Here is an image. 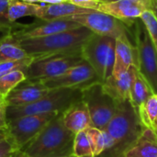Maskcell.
Instances as JSON below:
<instances>
[{
    "mask_svg": "<svg viewBox=\"0 0 157 157\" xmlns=\"http://www.w3.org/2000/svg\"><path fill=\"white\" fill-rule=\"evenodd\" d=\"M92 35L90 29L81 26L50 36L23 39L18 41L27 54L33 58L57 54L82 55V49Z\"/></svg>",
    "mask_w": 157,
    "mask_h": 157,
    "instance_id": "1",
    "label": "cell"
},
{
    "mask_svg": "<svg viewBox=\"0 0 157 157\" xmlns=\"http://www.w3.org/2000/svg\"><path fill=\"white\" fill-rule=\"evenodd\" d=\"M75 134L63 124V113L57 114L22 150L29 157L72 155Z\"/></svg>",
    "mask_w": 157,
    "mask_h": 157,
    "instance_id": "2",
    "label": "cell"
},
{
    "mask_svg": "<svg viewBox=\"0 0 157 157\" xmlns=\"http://www.w3.org/2000/svg\"><path fill=\"white\" fill-rule=\"evenodd\" d=\"M144 129L129 100L117 102L116 113L103 130L111 138L113 145L110 150L98 157H121Z\"/></svg>",
    "mask_w": 157,
    "mask_h": 157,
    "instance_id": "3",
    "label": "cell"
},
{
    "mask_svg": "<svg viewBox=\"0 0 157 157\" xmlns=\"http://www.w3.org/2000/svg\"><path fill=\"white\" fill-rule=\"evenodd\" d=\"M82 99V89L80 88H56L38 101L23 107H7V121L27 115L63 113L72 104Z\"/></svg>",
    "mask_w": 157,
    "mask_h": 157,
    "instance_id": "4",
    "label": "cell"
},
{
    "mask_svg": "<svg viewBox=\"0 0 157 157\" xmlns=\"http://www.w3.org/2000/svg\"><path fill=\"white\" fill-rule=\"evenodd\" d=\"M116 39L93 33L82 49V57L98 75L101 83L113 72Z\"/></svg>",
    "mask_w": 157,
    "mask_h": 157,
    "instance_id": "5",
    "label": "cell"
},
{
    "mask_svg": "<svg viewBox=\"0 0 157 157\" xmlns=\"http://www.w3.org/2000/svg\"><path fill=\"white\" fill-rule=\"evenodd\" d=\"M135 46L138 52V73L146 81L153 93L157 95V55L150 35L141 18L135 23Z\"/></svg>",
    "mask_w": 157,
    "mask_h": 157,
    "instance_id": "6",
    "label": "cell"
},
{
    "mask_svg": "<svg viewBox=\"0 0 157 157\" xmlns=\"http://www.w3.org/2000/svg\"><path fill=\"white\" fill-rule=\"evenodd\" d=\"M82 99L87 106L92 127L103 131L116 113L117 102L104 92L101 82L83 88Z\"/></svg>",
    "mask_w": 157,
    "mask_h": 157,
    "instance_id": "7",
    "label": "cell"
},
{
    "mask_svg": "<svg viewBox=\"0 0 157 157\" xmlns=\"http://www.w3.org/2000/svg\"><path fill=\"white\" fill-rule=\"evenodd\" d=\"M80 54H57L34 58L26 69L27 80L41 81L57 77L83 61Z\"/></svg>",
    "mask_w": 157,
    "mask_h": 157,
    "instance_id": "8",
    "label": "cell"
},
{
    "mask_svg": "<svg viewBox=\"0 0 157 157\" xmlns=\"http://www.w3.org/2000/svg\"><path fill=\"white\" fill-rule=\"evenodd\" d=\"M57 114L27 115L7 121V133L18 150L28 145Z\"/></svg>",
    "mask_w": 157,
    "mask_h": 157,
    "instance_id": "9",
    "label": "cell"
},
{
    "mask_svg": "<svg viewBox=\"0 0 157 157\" xmlns=\"http://www.w3.org/2000/svg\"><path fill=\"white\" fill-rule=\"evenodd\" d=\"M70 18L98 35L114 39L130 37L129 27L120 19L101 11L92 10L85 14L75 15Z\"/></svg>",
    "mask_w": 157,
    "mask_h": 157,
    "instance_id": "10",
    "label": "cell"
},
{
    "mask_svg": "<svg viewBox=\"0 0 157 157\" xmlns=\"http://www.w3.org/2000/svg\"><path fill=\"white\" fill-rule=\"evenodd\" d=\"M49 89L56 88H80L83 89L94 83L100 82L92 66L85 60L74 66L64 74L40 81Z\"/></svg>",
    "mask_w": 157,
    "mask_h": 157,
    "instance_id": "11",
    "label": "cell"
},
{
    "mask_svg": "<svg viewBox=\"0 0 157 157\" xmlns=\"http://www.w3.org/2000/svg\"><path fill=\"white\" fill-rule=\"evenodd\" d=\"M79 27H81V25L70 17L61 19L35 18L32 23L23 24V26L17 31L13 32L12 35L19 40L23 39L46 37Z\"/></svg>",
    "mask_w": 157,
    "mask_h": 157,
    "instance_id": "12",
    "label": "cell"
},
{
    "mask_svg": "<svg viewBox=\"0 0 157 157\" xmlns=\"http://www.w3.org/2000/svg\"><path fill=\"white\" fill-rule=\"evenodd\" d=\"M150 0H121L111 3L101 2L98 11L120 19L130 28L145 11L150 10Z\"/></svg>",
    "mask_w": 157,
    "mask_h": 157,
    "instance_id": "13",
    "label": "cell"
},
{
    "mask_svg": "<svg viewBox=\"0 0 157 157\" xmlns=\"http://www.w3.org/2000/svg\"><path fill=\"white\" fill-rule=\"evenodd\" d=\"M50 90L40 81L26 79L15 87L5 99L9 107H23L38 101L46 96Z\"/></svg>",
    "mask_w": 157,
    "mask_h": 157,
    "instance_id": "14",
    "label": "cell"
},
{
    "mask_svg": "<svg viewBox=\"0 0 157 157\" xmlns=\"http://www.w3.org/2000/svg\"><path fill=\"white\" fill-rule=\"evenodd\" d=\"M137 73V68L135 66H131L127 71L118 75H110L102 83L104 92L111 97L116 102L129 100L130 90Z\"/></svg>",
    "mask_w": 157,
    "mask_h": 157,
    "instance_id": "15",
    "label": "cell"
},
{
    "mask_svg": "<svg viewBox=\"0 0 157 157\" xmlns=\"http://www.w3.org/2000/svg\"><path fill=\"white\" fill-rule=\"evenodd\" d=\"M131 66H138V52L135 43H132L130 37L116 39L115 63L111 75H118L127 71Z\"/></svg>",
    "mask_w": 157,
    "mask_h": 157,
    "instance_id": "16",
    "label": "cell"
},
{
    "mask_svg": "<svg viewBox=\"0 0 157 157\" xmlns=\"http://www.w3.org/2000/svg\"><path fill=\"white\" fill-rule=\"evenodd\" d=\"M63 121L64 126L75 134L92 127L90 114L83 99L72 104L63 112Z\"/></svg>",
    "mask_w": 157,
    "mask_h": 157,
    "instance_id": "17",
    "label": "cell"
},
{
    "mask_svg": "<svg viewBox=\"0 0 157 157\" xmlns=\"http://www.w3.org/2000/svg\"><path fill=\"white\" fill-rule=\"evenodd\" d=\"M121 157H157V134L150 129H144Z\"/></svg>",
    "mask_w": 157,
    "mask_h": 157,
    "instance_id": "18",
    "label": "cell"
},
{
    "mask_svg": "<svg viewBox=\"0 0 157 157\" xmlns=\"http://www.w3.org/2000/svg\"><path fill=\"white\" fill-rule=\"evenodd\" d=\"M92 11V9H86L79 7L70 2H64L60 4L43 5L40 18L41 19H61L69 18L75 15L85 14Z\"/></svg>",
    "mask_w": 157,
    "mask_h": 157,
    "instance_id": "19",
    "label": "cell"
},
{
    "mask_svg": "<svg viewBox=\"0 0 157 157\" xmlns=\"http://www.w3.org/2000/svg\"><path fill=\"white\" fill-rule=\"evenodd\" d=\"M43 5L37 3H29L22 0H11L8 8V18L12 22L24 17H33L40 18Z\"/></svg>",
    "mask_w": 157,
    "mask_h": 157,
    "instance_id": "20",
    "label": "cell"
},
{
    "mask_svg": "<svg viewBox=\"0 0 157 157\" xmlns=\"http://www.w3.org/2000/svg\"><path fill=\"white\" fill-rule=\"evenodd\" d=\"M28 57L29 55L21 47L18 40L12 34L6 35L0 42V63L19 61Z\"/></svg>",
    "mask_w": 157,
    "mask_h": 157,
    "instance_id": "21",
    "label": "cell"
},
{
    "mask_svg": "<svg viewBox=\"0 0 157 157\" xmlns=\"http://www.w3.org/2000/svg\"><path fill=\"white\" fill-rule=\"evenodd\" d=\"M152 95H154L152 89L150 88L146 81L142 77V75L139 73H137L132 82L129 96V102L137 113L140 107Z\"/></svg>",
    "mask_w": 157,
    "mask_h": 157,
    "instance_id": "22",
    "label": "cell"
},
{
    "mask_svg": "<svg viewBox=\"0 0 157 157\" xmlns=\"http://www.w3.org/2000/svg\"><path fill=\"white\" fill-rule=\"evenodd\" d=\"M143 126L157 134V95H152L138 110Z\"/></svg>",
    "mask_w": 157,
    "mask_h": 157,
    "instance_id": "23",
    "label": "cell"
},
{
    "mask_svg": "<svg viewBox=\"0 0 157 157\" xmlns=\"http://www.w3.org/2000/svg\"><path fill=\"white\" fill-rule=\"evenodd\" d=\"M86 132L95 157L101 155L108 149V141L105 132L95 127H89L86 130Z\"/></svg>",
    "mask_w": 157,
    "mask_h": 157,
    "instance_id": "24",
    "label": "cell"
},
{
    "mask_svg": "<svg viewBox=\"0 0 157 157\" xmlns=\"http://www.w3.org/2000/svg\"><path fill=\"white\" fill-rule=\"evenodd\" d=\"M26 79L27 78L25 73L20 70L14 71L2 75L0 77V97L6 98L15 87H17Z\"/></svg>",
    "mask_w": 157,
    "mask_h": 157,
    "instance_id": "25",
    "label": "cell"
},
{
    "mask_svg": "<svg viewBox=\"0 0 157 157\" xmlns=\"http://www.w3.org/2000/svg\"><path fill=\"white\" fill-rule=\"evenodd\" d=\"M10 2L11 0H0V31L8 34H12L23 26L22 23L9 20L8 8Z\"/></svg>",
    "mask_w": 157,
    "mask_h": 157,
    "instance_id": "26",
    "label": "cell"
},
{
    "mask_svg": "<svg viewBox=\"0 0 157 157\" xmlns=\"http://www.w3.org/2000/svg\"><path fill=\"white\" fill-rule=\"evenodd\" d=\"M73 155L75 157H95L86 131L75 134Z\"/></svg>",
    "mask_w": 157,
    "mask_h": 157,
    "instance_id": "27",
    "label": "cell"
},
{
    "mask_svg": "<svg viewBox=\"0 0 157 157\" xmlns=\"http://www.w3.org/2000/svg\"><path fill=\"white\" fill-rule=\"evenodd\" d=\"M141 20L143 21L144 27L146 28L151 40L153 42L155 51L156 52L157 55V21L155 17H154L153 13L151 12V10H147L145 11L142 16H141Z\"/></svg>",
    "mask_w": 157,
    "mask_h": 157,
    "instance_id": "28",
    "label": "cell"
},
{
    "mask_svg": "<svg viewBox=\"0 0 157 157\" xmlns=\"http://www.w3.org/2000/svg\"><path fill=\"white\" fill-rule=\"evenodd\" d=\"M33 57L29 56L26 59L19 60V61H13V62H5L0 63V77L4 75H6L8 73L14 72V71H23L25 72L28 66L33 61Z\"/></svg>",
    "mask_w": 157,
    "mask_h": 157,
    "instance_id": "29",
    "label": "cell"
},
{
    "mask_svg": "<svg viewBox=\"0 0 157 157\" xmlns=\"http://www.w3.org/2000/svg\"><path fill=\"white\" fill-rule=\"evenodd\" d=\"M17 151H20V150H18L16 147V145L14 144V143L9 137H7L3 141H0V157L9 156Z\"/></svg>",
    "mask_w": 157,
    "mask_h": 157,
    "instance_id": "30",
    "label": "cell"
},
{
    "mask_svg": "<svg viewBox=\"0 0 157 157\" xmlns=\"http://www.w3.org/2000/svg\"><path fill=\"white\" fill-rule=\"evenodd\" d=\"M70 3L86 9L98 10L99 5L101 4L100 0H70Z\"/></svg>",
    "mask_w": 157,
    "mask_h": 157,
    "instance_id": "31",
    "label": "cell"
},
{
    "mask_svg": "<svg viewBox=\"0 0 157 157\" xmlns=\"http://www.w3.org/2000/svg\"><path fill=\"white\" fill-rule=\"evenodd\" d=\"M8 104L5 98L0 100V130H7V111Z\"/></svg>",
    "mask_w": 157,
    "mask_h": 157,
    "instance_id": "32",
    "label": "cell"
},
{
    "mask_svg": "<svg viewBox=\"0 0 157 157\" xmlns=\"http://www.w3.org/2000/svg\"><path fill=\"white\" fill-rule=\"evenodd\" d=\"M150 4H151L150 10L157 21V0H150Z\"/></svg>",
    "mask_w": 157,
    "mask_h": 157,
    "instance_id": "33",
    "label": "cell"
},
{
    "mask_svg": "<svg viewBox=\"0 0 157 157\" xmlns=\"http://www.w3.org/2000/svg\"><path fill=\"white\" fill-rule=\"evenodd\" d=\"M40 2L43 4L54 5V4H60V3H64V2H70V0H40Z\"/></svg>",
    "mask_w": 157,
    "mask_h": 157,
    "instance_id": "34",
    "label": "cell"
},
{
    "mask_svg": "<svg viewBox=\"0 0 157 157\" xmlns=\"http://www.w3.org/2000/svg\"><path fill=\"white\" fill-rule=\"evenodd\" d=\"M7 157H29L24 152H22V151H17V152H15L14 154H12L11 155H9V156Z\"/></svg>",
    "mask_w": 157,
    "mask_h": 157,
    "instance_id": "35",
    "label": "cell"
},
{
    "mask_svg": "<svg viewBox=\"0 0 157 157\" xmlns=\"http://www.w3.org/2000/svg\"><path fill=\"white\" fill-rule=\"evenodd\" d=\"M8 137L7 130H0V141H3Z\"/></svg>",
    "mask_w": 157,
    "mask_h": 157,
    "instance_id": "36",
    "label": "cell"
},
{
    "mask_svg": "<svg viewBox=\"0 0 157 157\" xmlns=\"http://www.w3.org/2000/svg\"><path fill=\"white\" fill-rule=\"evenodd\" d=\"M6 35H8V33H5V32H1V31H0V42L3 40V39H4Z\"/></svg>",
    "mask_w": 157,
    "mask_h": 157,
    "instance_id": "37",
    "label": "cell"
},
{
    "mask_svg": "<svg viewBox=\"0 0 157 157\" xmlns=\"http://www.w3.org/2000/svg\"><path fill=\"white\" fill-rule=\"evenodd\" d=\"M103 3H111V2H118V1H121V0H100Z\"/></svg>",
    "mask_w": 157,
    "mask_h": 157,
    "instance_id": "38",
    "label": "cell"
},
{
    "mask_svg": "<svg viewBox=\"0 0 157 157\" xmlns=\"http://www.w3.org/2000/svg\"><path fill=\"white\" fill-rule=\"evenodd\" d=\"M22 1H25V2H29V3H37V2H40V0H22Z\"/></svg>",
    "mask_w": 157,
    "mask_h": 157,
    "instance_id": "39",
    "label": "cell"
},
{
    "mask_svg": "<svg viewBox=\"0 0 157 157\" xmlns=\"http://www.w3.org/2000/svg\"><path fill=\"white\" fill-rule=\"evenodd\" d=\"M63 157H75L74 155H68V156H63Z\"/></svg>",
    "mask_w": 157,
    "mask_h": 157,
    "instance_id": "40",
    "label": "cell"
},
{
    "mask_svg": "<svg viewBox=\"0 0 157 157\" xmlns=\"http://www.w3.org/2000/svg\"><path fill=\"white\" fill-rule=\"evenodd\" d=\"M1 99H3V98H2V97H0V100H1Z\"/></svg>",
    "mask_w": 157,
    "mask_h": 157,
    "instance_id": "41",
    "label": "cell"
}]
</instances>
